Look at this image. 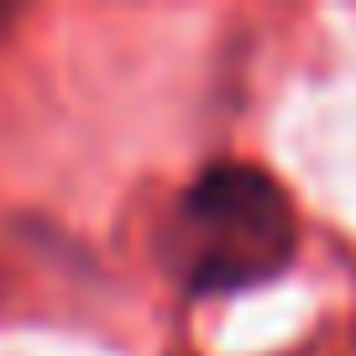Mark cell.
Instances as JSON below:
<instances>
[{"instance_id": "cell-2", "label": "cell", "mask_w": 356, "mask_h": 356, "mask_svg": "<svg viewBox=\"0 0 356 356\" xmlns=\"http://www.w3.org/2000/svg\"><path fill=\"white\" fill-rule=\"evenodd\" d=\"M0 22H6V11H0Z\"/></svg>"}, {"instance_id": "cell-1", "label": "cell", "mask_w": 356, "mask_h": 356, "mask_svg": "<svg viewBox=\"0 0 356 356\" xmlns=\"http://www.w3.org/2000/svg\"><path fill=\"white\" fill-rule=\"evenodd\" d=\"M299 252V210L257 163H210L178 194L163 257L189 299H225L273 283Z\"/></svg>"}]
</instances>
